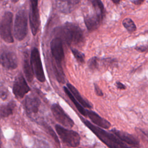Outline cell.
I'll return each instance as SVG.
<instances>
[{
  "instance_id": "obj_1",
  "label": "cell",
  "mask_w": 148,
  "mask_h": 148,
  "mask_svg": "<svg viewBox=\"0 0 148 148\" xmlns=\"http://www.w3.org/2000/svg\"><path fill=\"white\" fill-rule=\"evenodd\" d=\"M57 36L63 39L67 44L78 45L84 41V34L80 27L72 23H65L55 31Z\"/></svg>"
},
{
  "instance_id": "obj_2",
  "label": "cell",
  "mask_w": 148,
  "mask_h": 148,
  "mask_svg": "<svg viewBox=\"0 0 148 148\" xmlns=\"http://www.w3.org/2000/svg\"><path fill=\"white\" fill-rule=\"evenodd\" d=\"M81 120L84 125L90 130L94 134L109 148H131L125 143L123 142L112 132H109L102 128L96 126L89 121L81 117Z\"/></svg>"
},
{
  "instance_id": "obj_3",
  "label": "cell",
  "mask_w": 148,
  "mask_h": 148,
  "mask_svg": "<svg viewBox=\"0 0 148 148\" xmlns=\"http://www.w3.org/2000/svg\"><path fill=\"white\" fill-rule=\"evenodd\" d=\"M28 32V18L25 9L19 10L15 17L14 35L16 39L21 41L25 39Z\"/></svg>"
},
{
  "instance_id": "obj_4",
  "label": "cell",
  "mask_w": 148,
  "mask_h": 148,
  "mask_svg": "<svg viewBox=\"0 0 148 148\" xmlns=\"http://www.w3.org/2000/svg\"><path fill=\"white\" fill-rule=\"evenodd\" d=\"M13 13L5 12L0 18V36L6 43L14 42L12 35Z\"/></svg>"
},
{
  "instance_id": "obj_5",
  "label": "cell",
  "mask_w": 148,
  "mask_h": 148,
  "mask_svg": "<svg viewBox=\"0 0 148 148\" xmlns=\"http://www.w3.org/2000/svg\"><path fill=\"white\" fill-rule=\"evenodd\" d=\"M55 128L60 139L68 146L76 147L80 145V137L77 132L59 125H56Z\"/></svg>"
},
{
  "instance_id": "obj_6",
  "label": "cell",
  "mask_w": 148,
  "mask_h": 148,
  "mask_svg": "<svg viewBox=\"0 0 148 148\" xmlns=\"http://www.w3.org/2000/svg\"><path fill=\"white\" fill-rule=\"evenodd\" d=\"M30 61L36 79L40 82H44L45 81V76L40 54L38 49L35 47L34 48L31 52Z\"/></svg>"
},
{
  "instance_id": "obj_7",
  "label": "cell",
  "mask_w": 148,
  "mask_h": 148,
  "mask_svg": "<svg viewBox=\"0 0 148 148\" xmlns=\"http://www.w3.org/2000/svg\"><path fill=\"white\" fill-rule=\"evenodd\" d=\"M51 110L55 119L62 126L68 128H72L73 126V121L58 103L53 104L51 107Z\"/></svg>"
},
{
  "instance_id": "obj_8",
  "label": "cell",
  "mask_w": 148,
  "mask_h": 148,
  "mask_svg": "<svg viewBox=\"0 0 148 148\" xmlns=\"http://www.w3.org/2000/svg\"><path fill=\"white\" fill-rule=\"evenodd\" d=\"M29 91L30 88L23 74H18L15 77L13 86V93L14 96L17 98H22Z\"/></svg>"
},
{
  "instance_id": "obj_9",
  "label": "cell",
  "mask_w": 148,
  "mask_h": 148,
  "mask_svg": "<svg viewBox=\"0 0 148 148\" xmlns=\"http://www.w3.org/2000/svg\"><path fill=\"white\" fill-rule=\"evenodd\" d=\"M31 12L29 13V23L33 35H36L40 25V16L38 10V0H29Z\"/></svg>"
},
{
  "instance_id": "obj_10",
  "label": "cell",
  "mask_w": 148,
  "mask_h": 148,
  "mask_svg": "<svg viewBox=\"0 0 148 148\" xmlns=\"http://www.w3.org/2000/svg\"><path fill=\"white\" fill-rule=\"evenodd\" d=\"M0 64L9 70L14 69L17 67V58L16 54L11 51H3L0 54Z\"/></svg>"
},
{
  "instance_id": "obj_11",
  "label": "cell",
  "mask_w": 148,
  "mask_h": 148,
  "mask_svg": "<svg viewBox=\"0 0 148 148\" xmlns=\"http://www.w3.org/2000/svg\"><path fill=\"white\" fill-rule=\"evenodd\" d=\"M50 49L54 62L61 64L64 58L62 40L58 37L53 39L50 42Z\"/></svg>"
},
{
  "instance_id": "obj_12",
  "label": "cell",
  "mask_w": 148,
  "mask_h": 148,
  "mask_svg": "<svg viewBox=\"0 0 148 148\" xmlns=\"http://www.w3.org/2000/svg\"><path fill=\"white\" fill-rule=\"evenodd\" d=\"M110 132L114 134L123 142L125 143L126 144L135 148H140L139 140L133 135L121 130H117L116 128L112 129Z\"/></svg>"
},
{
  "instance_id": "obj_13",
  "label": "cell",
  "mask_w": 148,
  "mask_h": 148,
  "mask_svg": "<svg viewBox=\"0 0 148 148\" xmlns=\"http://www.w3.org/2000/svg\"><path fill=\"white\" fill-rule=\"evenodd\" d=\"M40 99L35 95H29L26 97L24 100V107L27 114L33 115L36 114L40 107Z\"/></svg>"
},
{
  "instance_id": "obj_14",
  "label": "cell",
  "mask_w": 148,
  "mask_h": 148,
  "mask_svg": "<svg viewBox=\"0 0 148 148\" xmlns=\"http://www.w3.org/2000/svg\"><path fill=\"white\" fill-rule=\"evenodd\" d=\"M80 2V0H56L58 9L62 13H71Z\"/></svg>"
},
{
  "instance_id": "obj_15",
  "label": "cell",
  "mask_w": 148,
  "mask_h": 148,
  "mask_svg": "<svg viewBox=\"0 0 148 148\" xmlns=\"http://www.w3.org/2000/svg\"><path fill=\"white\" fill-rule=\"evenodd\" d=\"M87 117L97 126L104 129H108L111 127V124L107 120L101 117L96 112L87 110Z\"/></svg>"
},
{
  "instance_id": "obj_16",
  "label": "cell",
  "mask_w": 148,
  "mask_h": 148,
  "mask_svg": "<svg viewBox=\"0 0 148 148\" xmlns=\"http://www.w3.org/2000/svg\"><path fill=\"white\" fill-rule=\"evenodd\" d=\"M84 21L88 31L92 32L98 28L103 20L94 13L92 14H87L84 16Z\"/></svg>"
},
{
  "instance_id": "obj_17",
  "label": "cell",
  "mask_w": 148,
  "mask_h": 148,
  "mask_svg": "<svg viewBox=\"0 0 148 148\" xmlns=\"http://www.w3.org/2000/svg\"><path fill=\"white\" fill-rule=\"evenodd\" d=\"M67 87L73 95L74 97L77 99V101L84 107L88 109H91L92 108V105L86 99L83 98V97L80 95L78 90L71 84H67Z\"/></svg>"
},
{
  "instance_id": "obj_18",
  "label": "cell",
  "mask_w": 148,
  "mask_h": 148,
  "mask_svg": "<svg viewBox=\"0 0 148 148\" xmlns=\"http://www.w3.org/2000/svg\"><path fill=\"white\" fill-rule=\"evenodd\" d=\"M23 70L25 77L28 81L31 82L34 78V71L30 61V58H28V54H25L23 61Z\"/></svg>"
},
{
  "instance_id": "obj_19",
  "label": "cell",
  "mask_w": 148,
  "mask_h": 148,
  "mask_svg": "<svg viewBox=\"0 0 148 148\" xmlns=\"http://www.w3.org/2000/svg\"><path fill=\"white\" fill-rule=\"evenodd\" d=\"M92 5L95 14L101 20H103L105 17V9L104 5L101 0H88Z\"/></svg>"
},
{
  "instance_id": "obj_20",
  "label": "cell",
  "mask_w": 148,
  "mask_h": 148,
  "mask_svg": "<svg viewBox=\"0 0 148 148\" xmlns=\"http://www.w3.org/2000/svg\"><path fill=\"white\" fill-rule=\"evenodd\" d=\"M16 107V103L14 101H10L5 105L0 106V119L5 118L13 114V110Z\"/></svg>"
},
{
  "instance_id": "obj_21",
  "label": "cell",
  "mask_w": 148,
  "mask_h": 148,
  "mask_svg": "<svg viewBox=\"0 0 148 148\" xmlns=\"http://www.w3.org/2000/svg\"><path fill=\"white\" fill-rule=\"evenodd\" d=\"M64 90L65 92L67 95V96L71 100V101L73 103V104L76 106L77 110L80 112V113H81L83 116L87 117V110L84 109V107L77 101V99L74 97L73 95L72 94V92L68 89V88L67 87H64Z\"/></svg>"
},
{
  "instance_id": "obj_22",
  "label": "cell",
  "mask_w": 148,
  "mask_h": 148,
  "mask_svg": "<svg viewBox=\"0 0 148 148\" xmlns=\"http://www.w3.org/2000/svg\"><path fill=\"white\" fill-rule=\"evenodd\" d=\"M53 69L57 80L60 83H64V74L61 66V64L54 62L53 64Z\"/></svg>"
},
{
  "instance_id": "obj_23",
  "label": "cell",
  "mask_w": 148,
  "mask_h": 148,
  "mask_svg": "<svg viewBox=\"0 0 148 148\" xmlns=\"http://www.w3.org/2000/svg\"><path fill=\"white\" fill-rule=\"evenodd\" d=\"M122 24L130 34H132L136 30V26L131 18H125L122 21Z\"/></svg>"
},
{
  "instance_id": "obj_24",
  "label": "cell",
  "mask_w": 148,
  "mask_h": 148,
  "mask_svg": "<svg viewBox=\"0 0 148 148\" xmlns=\"http://www.w3.org/2000/svg\"><path fill=\"white\" fill-rule=\"evenodd\" d=\"M72 53L73 55L74 56L75 58L77 60V61L80 64H83L84 62V58L85 56L83 53L80 52V51L77 50V49H71Z\"/></svg>"
},
{
  "instance_id": "obj_25",
  "label": "cell",
  "mask_w": 148,
  "mask_h": 148,
  "mask_svg": "<svg viewBox=\"0 0 148 148\" xmlns=\"http://www.w3.org/2000/svg\"><path fill=\"white\" fill-rule=\"evenodd\" d=\"M98 60L99 59L97 57H93L91 58L88 61V66L91 70L97 69L98 68Z\"/></svg>"
},
{
  "instance_id": "obj_26",
  "label": "cell",
  "mask_w": 148,
  "mask_h": 148,
  "mask_svg": "<svg viewBox=\"0 0 148 148\" xmlns=\"http://www.w3.org/2000/svg\"><path fill=\"white\" fill-rule=\"evenodd\" d=\"M43 126L45 128V129L46 130V131L48 132V133L53 138V139H54L55 142L58 143L59 145H60V142L58 140V139L56 135V134H55V132H54V131L51 128V127L50 126H49L48 125L43 123Z\"/></svg>"
},
{
  "instance_id": "obj_27",
  "label": "cell",
  "mask_w": 148,
  "mask_h": 148,
  "mask_svg": "<svg viewBox=\"0 0 148 148\" xmlns=\"http://www.w3.org/2000/svg\"><path fill=\"white\" fill-rule=\"evenodd\" d=\"M34 148H49L48 144L42 140H36L34 143Z\"/></svg>"
},
{
  "instance_id": "obj_28",
  "label": "cell",
  "mask_w": 148,
  "mask_h": 148,
  "mask_svg": "<svg viewBox=\"0 0 148 148\" xmlns=\"http://www.w3.org/2000/svg\"><path fill=\"white\" fill-rule=\"evenodd\" d=\"M103 61L104 64L106 66H112L117 63L116 59L112 58H104V59H103Z\"/></svg>"
},
{
  "instance_id": "obj_29",
  "label": "cell",
  "mask_w": 148,
  "mask_h": 148,
  "mask_svg": "<svg viewBox=\"0 0 148 148\" xmlns=\"http://www.w3.org/2000/svg\"><path fill=\"white\" fill-rule=\"evenodd\" d=\"M135 49L141 53H143L147 51L148 50V45H137L135 47Z\"/></svg>"
},
{
  "instance_id": "obj_30",
  "label": "cell",
  "mask_w": 148,
  "mask_h": 148,
  "mask_svg": "<svg viewBox=\"0 0 148 148\" xmlns=\"http://www.w3.org/2000/svg\"><path fill=\"white\" fill-rule=\"evenodd\" d=\"M8 96V91L5 88H0V98L5 100Z\"/></svg>"
},
{
  "instance_id": "obj_31",
  "label": "cell",
  "mask_w": 148,
  "mask_h": 148,
  "mask_svg": "<svg viewBox=\"0 0 148 148\" xmlns=\"http://www.w3.org/2000/svg\"><path fill=\"white\" fill-rule=\"evenodd\" d=\"M94 90H95V94H97V95L99 96V97H102L103 95L102 91L101 90V88L99 87V86L95 83H94Z\"/></svg>"
},
{
  "instance_id": "obj_32",
  "label": "cell",
  "mask_w": 148,
  "mask_h": 148,
  "mask_svg": "<svg viewBox=\"0 0 148 148\" xmlns=\"http://www.w3.org/2000/svg\"><path fill=\"white\" fill-rule=\"evenodd\" d=\"M116 86L118 89H120V90H125V89H126V86L123 83H122L121 82H120L119 81L116 82Z\"/></svg>"
},
{
  "instance_id": "obj_33",
  "label": "cell",
  "mask_w": 148,
  "mask_h": 148,
  "mask_svg": "<svg viewBox=\"0 0 148 148\" xmlns=\"http://www.w3.org/2000/svg\"><path fill=\"white\" fill-rule=\"evenodd\" d=\"M145 2V0H134L132 2L136 5H140Z\"/></svg>"
},
{
  "instance_id": "obj_34",
  "label": "cell",
  "mask_w": 148,
  "mask_h": 148,
  "mask_svg": "<svg viewBox=\"0 0 148 148\" xmlns=\"http://www.w3.org/2000/svg\"><path fill=\"white\" fill-rule=\"evenodd\" d=\"M143 134H144L145 136H146V137L148 138V131H146L145 130L141 129V128H139L138 129Z\"/></svg>"
},
{
  "instance_id": "obj_35",
  "label": "cell",
  "mask_w": 148,
  "mask_h": 148,
  "mask_svg": "<svg viewBox=\"0 0 148 148\" xmlns=\"http://www.w3.org/2000/svg\"><path fill=\"white\" fill-rule=\"evenodd\" d=\"M112 2L115 4V5H118L119 4L120 2V0H112Z\"/></svg>"
},
{
  "instance_id": "obj_36",
  "label": "cell",
  "mask_w": 148,
  "mask_h": 148,
  "mask_svg": "<svg viewBox=\"0 0 148 148\" xmlns=\"http://www.w3.org/2000/svg\"><path fill=\"white\" fill-rule=\"evenodd\" d=\"M0 148H2V139H1V131L0 128Z\"/></svg>"
},
{
  "instance_id": "obj_37",
  "label": "cell",
  "mask_w": 148,
  "mask_h": 148,
  "mask_svg": "<svg viewBox=\"0 0 148 148\" xmlns=\"http://www.w3.org/2000/svg\"><path fill=\"white\" fill-rule=\"evenodd\" d=\"M13 3H16V2H17L19 0H10Z\"/></svg>"
},
{
  "instance_id": "obj_38",
  "label": "cell",
  "mask_w": 148,
  "mask_h": 148,
  "mask_svg": "<svg viewBox=\"0 0 148 148\" xmlns=\"http://www.w3.org/2000/svg\"><path fill=\"white\" fill-rule=\"evenodd\" d=\"M147 33H148V29L144 32V34H147Z\"/></svg>"
},
{
  "instance_id": "obj_39",
  "label": "cell",
  "mask_w": 148,
  "mask_h": 148,
  "mask_svg": "<svg viewBox=\"0 0 148 148\" xmlns=\"http://www.w3.org/2000/svg\"><path fill=\"white\" fill-rule=\"evenodd\" d=\"M80 148H83V147H80Z\"/></svg>"
},
{
  "instance_id": "obj_40",
  "label": "cell",
  "mask_w": 148,
  "mask_h": 148,
  "mask_svg": "<svg viewBox=\"0 0 148 148\" xmlns=\"http://www.w3.org/2000/svg\"><path fill=\"white\" fill-rule=\"evenodd\" d=\"M147 45H148V42H147Z\"/></svg>"
},
{
  "instance_id": "obj_41",
  "label": "cell",
  "mask_w": 148,
  "mask_h": 148,
  "mask_svg": "<svg viewBox=\"0 0 148 148\" xmlns=\"http://www.w3.org/2000/svg\"><path fill=\"white\" fill-rule=\"evenodd\" d=\"M0 1H1V0H0Z\"/></svg>"
}]
</instances>
